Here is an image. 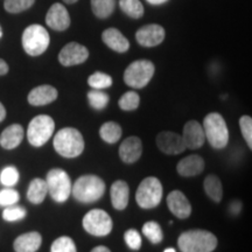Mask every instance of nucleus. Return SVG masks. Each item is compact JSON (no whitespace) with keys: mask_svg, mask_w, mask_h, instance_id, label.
Returning a JSON list of instances; mask_svg holds the SVG:
<instances>
[{"mask_svg":"<svg viewBox=\"0 0 252 252\" xmlns=\"http://www.w3.org/2000/svg\"><path fill=\"white\" fill-rule=\"evenodd\" d=\"M178 245L182 252H213L217 247V238L207 230H188L180 235Z\"/></svg>","mask_w":252,"mask_h":252,"instance_id":"nucleus-1","label":"nucleus"},{"mask_svg":"<svg viewBox=\"0 0 252 252\" xmlns=\"http://www.w3.org/2000/svg\"><path fill=\"white\" fill-rule=\"evenodd\" d=\"M105 193V182L97 175H83L71 187V194L78 202L94 203Z\"/></svg>","mask_w":252,"mask_h":252,"instance_id":"nucleus-2","label":"nucleus"},{"mask_svg":"<svg viewBox=\"0 0 252 252\" xmlns=\"http://www.w3.org/2000/svg\"><path fill=\"white\" fill-rule=\"evenodd\" d=\"M54 149L63 158H76L84 151V139L82 133L74 127H64L54 137Z\"/></svg>","mask_w":252,"mask_h":252,"instance_id":"nucleus-3","label":"nucleus"},{"mask_svg":"<svg viewBox=\"0 0 252 252\" xmlns=\"http://www.w3.org/2000/svg\"><path fill=\"white\" fill-rule=\"evenodd\" d=\"M206 140L216 150H222L229 143V130L224 118L217 112L206 116L202 124Z\"/></svg>","mask_w":252,"mask_h":252,"instance_id":"nucleus-4","label":"nucleus"},{"mask_svg":"<svg viewBox=\"0 0 252 252\" xmlns=\"http://www.w3.org/2000/svg\"><path fill=\"white\" fill-rule=\"evenodd\" d=\"M23 47L31 56H39L49 47L50 37L46 28L41 25H31L23 33Z\"/></svg>","mask_w":252,"mask_h":252,"instance_id":"nucleus-5","label":"nucleus"},{"mask_svg":"<svg viewBox=\"0 0 252 252\" xmlns=\"http://www.w3.org/2000/svg\"><path fill=\"white\" fill-rule=\"evenodd\" d=\"M162 191V185L159 179L154 176L144 179L135 194L138 206L143 209H152L158 207L161 202Z\"/></svg>","mask_w":252,"mask_h":252,"instance_id":"nucleus-6","label":"nucleus"},{"mask_svg":"<svg viewBox=\"0 0 252 252\" xmlns=\"http://www.w3.org/2000/svg\"><path fill=\"white\" fill-rule=\"evenodd\" d=\"M154 71L156 68L152 62L149 60H138L126 68L124 71V82L128 87L141 89L150 83Z\"/></svg>","mask_w":252,"mask_h":252,"instance_id":"nucleus-7","label":"nucleus"},{"mask_svg":"<svg viewBox=\"0 0 252 252\" xmlns=\"http://www.w3.org/2000/svg\"><path fill=\"white\" fill-rule=\"evenodd\" d=\"M45 181L48 193L55 202H65L70 196L72 185L68 173L63 169L55 168L49 171Z\"/></svg>","mask_w":252,"mask_h":252,"instance_id":"nucleus-8","label":"nucleus"},{"mask_svg":"<svg viewBox=\"0 0 252 252\" xmlns=\"http://www.w3.org/2000/svg\"><path fill=\"white\" fill-rule=\"evenodd\" d=\"M55 130L54 119L47 115L36 116L32 119L27 130V138L32 146H43L50 138Z\"/></svg>","mask_w":252,"mask_h":252,"instance_id":"nucleus-9","label":"nucleus"},{"mask_svg":"<svg viewBox=\"0 0 252 252\" xmlns=\"http://www.w3.org/2000/svg\"><path fill=\"white\" fill-rule=\"evenodd\" d=\"M83 228L88 234L104 237L108 236L113 228L111 217L102 209H93L83 217Z\"/></svg>","mask_w":252,"mask_h":252,"instance_id":"nucleus-10","label":"nucleus"},{"mask_svg":"<svg viewBox=\"0 0 252 252\" xmlns=\"http://www.w3.org/2000/svg\"><path fill=\"white\" fill-rule=\"evenodd\" d=\"M89 58L87 47L77 42H70L61 49L59 54V62L64 67H71L86 62Z\"/></svg>","mask_w":252,"mask_h":252,"instance_id":"nucleus-11","label":"nucleus"},{"mask_svg":"<svg viewBox=\"0 0 252 252\" xmlns=\"http://www.w3.org/2000/svg\"><path fill=\"white\" fill-rule=\"evenodd\" d=\"M157 146L162 153L168 156H176L186 150V146L180 134L175 132L163 131L157 135Z\"/></svg>","mask_w":252,"mask_h":252,"instance_id":"nucleus-12","label":"nucleus"},{"mask_svg":"<svg viewBox=\"0 0 252 252\" xmlns=\"http://www.w3.org/2000/svg\"><path fill=\"white\" fill-rule=\"evenodd\" d=\"M165 30L160 25H146L135 33V40L143 47H156L165 40Z\"/></svg>","mask_w":252,"mask_h":252,"instance_id":"nucleus-13","label":"nucleus"},{"mask_svg":"<svg viewBox=\"0 0 252 252\" xmlns=\"http://www.w3.org/2000/svg\"><path fill=\"white\" fill-rule=\"evenodd\" d=\"M182 140L186 149L197 150L202 147L206 143V134H204L202 124L196 121H189L186 123L182 133Z\"/></svg>","mask_w":252,"mask_h":252,"instance_id":"nucleus-14","label":"nucleus"},{"mask_svg":"<svg viewBox=\"0 0 252 252\" xmlns=\"http://www.w3.org/2000/svg\"><path fill=\"white\" fill-rule=\"evenodd\" d=\"M47 26L52 30L63 32L70 26V15L64 6L56 2L48 9L46 15Z\"/></svg>","mask_w":252,"mask_h":252,"instance_id":"nucleus-15","label":"nucleus"},{"mask_svg":"<svg viewBox=\"0 0 252 252\" xmlns=\"http://www.w3.org/2000/svg\"><path fill=\"white\" fill-rule=\"evenodd\" d=\"M169 212L180 220H186L191 214V204L186 195L180 190H173L167 196Z\"/></svg>","mask_w":252,"mask_h":252,"instance_id":"nucleus-16","label":"nucleus"},{"mask_svg":"<svg viewBox=\"0 0 252 252\" xmlns=\"http://www.w3.org/2000/svg\"><path fill=\"white\" fill-rule=\"evenodd\" d=\"M143 154V143L138 137H128L119 146V157L125 163H134Z\"/></svg>","mask_w":252,"mask_h":252,"instance_id":"nucleus-17","label":"nucleus"},{"mask_svg":"<svg viewBox=\"0 0 252 252\" xmlns=\"http://www.w3.org/2000/svg\"><path fill=\"white\" fill-rule=\"evenodd\" d=\"M58 90L52 86H39L28 94V103L34 106H42L53 103L58 98Z\"/></svg>","mask_w":252,"mask_h":252,"instance_id":"nucleus-18","label":"nucleus"},{"mask_svg":"<svg viewBox=\"0 0 252 252\" xmlns=\"http://www.w3.org/2000/svg\"><path fill=\"white\" fill-rule=\"evenodd\" d=\"M203 169L204 160L200 156H196V154H191V156L184 158L176 166V171L185 178H191V176L201 174Z\"/></svg>","mask_w":252,"mask_h":252,"instance_id":"nucleus-19","label":"nucleus"},{"mask_svg":"<svg viewBox=\"0 0 252 252\" xmlns=\"http://www.w3.org/2000/svg\"><path fill=\"white\" fill-rule=\"evenodd\" d=\"M102 40L109 48L117 53H126L130 48V42L117 28H108L103 32Z\"/></svg>","mask_w":252,"mask_h":252,"instance_id":"nucleus-20","label":"nucleus"},{"mask_svg":"<svg viewBox=\"0 0 252 252\" xmlns=\"http://www.w3.org/2000/svg\"><path fill=\"white\" fill-rule=\"evenodd\" d=\"M24 128L19 124H12L0 134V145L5 150H14L24 139Z\"/></svg>","mask_w":252,"mask_h":252,"instance_id":"nucleus-21","label":"nucleus"},{"mask_svg":"<svg viewBox=\"0 0 252 252\" xmlns=\"http://www.w3.org/2000/svg\"><path fill=\"white\" fill-rule=\"evenodd\" d=\"M110 196H111V203L115 209L124 210L127 207L128 196H130L128 185L123 180L113 182L110 189Z\"/></svg>","mask_w":252,"mask_h":252,"instance_id":"nucleus-22","label":"nucleus"},{"mask_svg":"<svg viewBox=\"0 0 252 252\" xmlns=\"http://www.w3.org/2000/svg\"><path fill=\"white\" fill-rule=\"evenodd\" d=\"M42 243V237L39 232L32 231L20 235L14 241L15 252H36Z\"/></svg>","mask_w":252,"mask_h":252,"instance_id":"nucleus-23","label":"nucleus"},{"mask_svg":"<svg viewBox=\"0 0 252 252\" xmlns=\"http://www.w3.org/2000/svg\"><path fill=\"white\" fill-rule=\"evenodd\" d=\"M47 194H48V189H47L46 181L42 179H34L28 187L27 198L33 204H40L45 201Z\"/></svg>","mask_w":252,"mask_h":252,"instance_id":"nucleus-24","label":"nucleus"},{"mask_svg":"<svg viewBox=\"0 0 252 252\" xmlns=\"http://www.w3.org/2000/svg\"><path fill=\"white\" fill-rule=\"evenodd\" d=\"M203 187L210 200L216 203L220 202L223 197V188L222 182L216 175H208L203 182Z\"/></svg>","mask_w":252,"mask_h":252,"instance_id":"nucleus-25","label":"nucleus"},{"mask_svg":"<svg viewBox=\"0 0 252 252\" xmlns=\"http://www.w3.org/2000/svg\"><path fill=\"white\" fill-rule=\"evenodd\" d=\"M123 131L121 125L115 122H106L100 126L99 135L100 138L108 144H115L122 138Z\"/></svg>","mask_w":252,"mask_h":252,"instance_id":"nucleus-26","label":"nucleus"},{"mask_svg":"<svg viewBox=\"0 0 252 252\" xmlns=\"http://www.w3.org/2000/svg\"><path fill=\"white\" fill-rule=\"evenodd\" d=\"M116 0H91V8L94 14L99 19H106L113 13Z\"/></svg>","mask_w":252,"mask_h":252,"instance_id":"nucleus-27","label":"nucleus"},{"mask_svg":"<svg viewBox=\"0 0 252 252\" xmlns=\"http://www.w3.org/2000/svg\"><path fill=\"white\" fill-rule=\"evenodd\" d=\"M143 234L153 244L161 243L163 239L161 226H160L159 223L154 222V220H150V222L145 223L143 225Z\"/></svg>","mask_w":252,"mask_h":252,"instance_id":"nucleus-28","label":"nucleus"},{"mask_svg":"<svg viewBox=\"0 0 252 252\" xmlns=\"http://www.w3.org/2000/svg\"><path fill=\"white\" fill-rule=\"evenodd\" d=\"M122 11L132 19H139L144 15V6L139 0H119Z\"/></svg>","mask_w":252,"mask_h":252,"instance_id":"nucleus-29","label":"nucleus"},{"mask_svg":"<svg viewBox=\"0 0 252 252\" xmlns=\"http://www.w3.org/2000/svg\"><path fill=\"white\" fill-rule=\"evenodd\" d=\"M109 94L103 93L102 90L93 89L88 93V100L91 108L94 110H103L108 106L109 104Z\"/></svg>","mask_w":252,"mask_h":252,"instance_id":"nucleus-30","label":"nucleus"},{"mask_svg":"<svg viewBox=\"0 0 252 252\" xmlns=\"http://www.w3.org/2000/svg\"><path fill=\"white\" fill-rule=\"evenodd\" d=\"M88 84L93 88V89L102 90L110 88L112 86V78L110 75L105 74V72H94L91 76L88 78Z\"/></svg>","mask_w":252,"mask_h":252,"instance_id":"nucleus-31","label":"nucleus"},{"mask_svg":"<svg viewBox=\"0 0 252 252\" xmlns=\"http://www.w3.org/2000/svg\"><path fill=\"white\" fill-rule=\"evenodd\" d=\"M140 103L139 94L134 91H127L119 98V108L124 111H133V110L138 109Z\"/></svg>","mask_w":252,"mask_h":252,"instance_id":"nucleus-32","label":"nucleus"},{"mask_svg":"<svg viewBox=\"0 0 252 252\" xmlns=\"http://www.w3.org/2000/svg\"><path fill=\"white\" fill-rule=\"evenodd\" d=\"M35 0H5L4 7L8 13H21L34 5Z\"/></svg>","mask_w":252,"mask_h":252,"instance_id":"nucleus-33","label":"nucleus"},{"mask_svg":"<svg viewBox=\"0 0 252 252\" xmlns=\"http://www.w3.org/2000/svg\"><path fill=\"white\" fill-rule=\"evenodd\" d=\"M50 252H77L76 245L70 237L62 236L55 239L54 243L50 247Z\"/></svg>","mask_w":252,"mask_h":252,"instance_id":"nucleus-34","label":"nucleus"},{"mask_svg":"<svg viewBox=\"0 0 252 252\" xmlns=\"http://www.w3.org/2000/svg\"><path fill=\"white\" fill-rule=\"evenodd\" d=\"M19 181V172L18 169L13 166L5 167L0 174V182L5 186V187H13L18 184Z\"/></svg>","mask_w":252,"mask_h":252,"instance_id":"nucleus-35","label":"nucleus"},{"mask_svg":"<svg viewBox=\"0 0 252 252\" xmlns=\"http://www.w3.org/2000/svg\"><path fill=\"white\" fill-rule=\"evenodd\" d=\"M26 216V209L19 206H9L2 212V219L7 222H15L25 219Z\"/></svg>","mask_w":252,"mask_h":252,"instance_id":"nucleus-36","label":"nucleus"},{"mask_svg":"<svg viewBox=\"0 0 252 252\" xmlns=\"http://www.w3.org/2000/svg\"><path fill=\"white\" fill-rule=\"evenodd\" d=\"M19 193L11 187L0 190V206L1 207H9L13 206L19 201Z\"/></svg>","mask_w":252,"mask_h":252,"instance_id":"nucleus-37","label":"nucleus"},{"mask_svg":"<svg viewBox=\"0 0 252 252\" xmlns=\"http://www.w3.org/2000/svg\"><path fill=\"white\" fill-rule=\"evenodd\" d=\"M239 127L249 149H252V119L250 116H242L239 119Z\"/></svg>","mask_w":252,"mask_h":252,"instance_id":"nucleus-38","label":"nucleus"},{"mask_svg":"<svg viewBox=\"0 0 252 252\" xmlns=\"http://www.w3.org/2000/svg\"><path fill=\"white\" fill-rule=\"evenodd\" d=\"M124 239L127 244V247L132 249V250H139L141 248V236L139 232L134 229H128L125 232Z\"/></svg>","mask_w":252,"mask_h":252,"instance_id":"nucleus-39","label":"nucleus"},{"mask_svg":"<svg viewBox=\"0 0 252 252\" xmlns=\"http://www.w3.org/2000/svg\"><path fill=\"white\" fill-rule=\"evenodd\" d=\"M241 203L238 202V201H235V202L231 203V206H230V212H231L234 215H237V214L241 212Z\"/></svg>","mask_w":252,"mask_h":252,"instance_id":"nucleus-40","label":"nucleus"},{"mask_svg":"<svg viewBox=\"0 0 252 252\" xmlns=\"http://www.w3.org/2000/svg\"><path fill=\"white\" fill-rule=\"evenodd\" d=\"M7 72H8V64L4 61V60L0 59V76L6 75Z\"/></svg>","mask_w":252,"mask_h":252,"instance_id":"nucleus-41","label":"nucleus"},{"mask_svg":"<svg viewBox=\"0 0 252 252\" xmlns=\"http://www.w3.org/2000/svg\"><path fill=\"white\" fill-rule=\"evenodd\" d=\"M6 118V109L2 105V103H0V123H1Z\"/></svg>","mask_w":252,"mask_h":252,"instance_id":"nucleus-42","label":"nucleus"},{"mask_svg":"<svg viewBox=\"0 0 252 252\" xmlns=\"http://www.w3.org/2000/svg\"><path fill=\"white\" fill-rule=\"evenodd\" d=\"M91 252H111L106 247H103V245H99V247L94 248Z\"/></svg>","mask_w":252,"mask_h":252,"instance_id":"nucleus-43","label":"nucleus"},{"mask_svg":"<svg viewBox=\"0 0 252 252\" xmlns=\"http://www.w3.org/2000/svg\"><path fill=\"white\" fill-rule=\"evenodd\" d=\"M147 1L152 5H161V4H165L166 1H168V0H147Z\"/></svg>","mask_w":252,"mask_h":252,"instance_id":"nucleus-44","label":"nucleus"},{"mask_svg":"<svg viewBox=\"0 0 252 252\" xmlns=\"http://www.w3.org/2000/svg\"><path fill=\"white\" fill-rule=\"evenodd\" d=\"M63 1H64L65 4H75V2H76L77 0H63Z\"/></svg>","mask_w":252,"mask_h":252,"instance_id":"nucleus-45","label":"nucleus"},{"mask_svg":"<svg viewBox=\"0 0 252 252\" xmlns=\"http://www.w3.org/2000/svg\"><path fill=\"white\" fill-rule=\"evenodd\" d=\"M163 252H176V251L173 248H168V249H166V250Z\"/></svg>","mask_w":252,"mask_h":252,"instance_id":"nucleus-46","label":"nucleus"},{"mask_svg":"<svg viewBox=\"0 0 252 252\" xmlns=\"http://www.w3.org/2000/svg\"><path fill=\"white\" fill-rule=\"evenodd\" d=\"M2 36V32H1V28H0V37Z\"/></svg>","mask_w":252,"mask_h":252,"instance_id":"nucleus-47","label":"nucleus"}]
</instances>
